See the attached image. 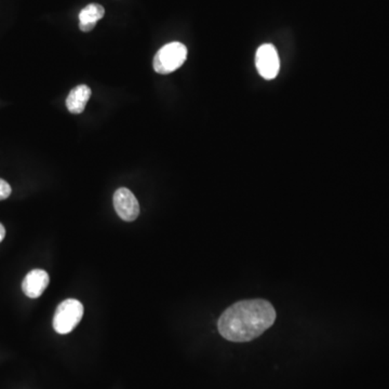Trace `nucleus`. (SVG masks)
<instances>
[{
	"label": "nucleus",
	"instance_id": "nucleus-1",
	"mask_svg": "<svg viewBox=\"0 0 389 389\" xmlns=\"http://www.w3.org/2000/svg\"><path fill=\"white\" fill-rule=\"evenodd\" d=\"M276 320V310L265 299H249L227 308L217 328L221 335L230 342H249L270 329Z\"/></svg>",
	"mask_w": 389,
	"mask_h": 389
},
{
	"label": "nucleus",
	"instance_id": "nucleus-2",
	"mask_svg": "<svg viewBox=\"0 0 389 389\" xmlns=\"http://www.w3.org/2000/svg\"><path fill=\"white\" fill-rule=\"evenodd\" d=\"M188 58V48L183 43H167L160 48L159 51L156 53L152 61L154 70L161 75H168L180 68Z\"/></svg>",
	"mask_w": 389,
	"mask_h": 389
},
{
	"label": "nucleus",
	"instance_id": "nucleus-3",
	"mask_svg": "<svg viewBox=\"0 0 389 389\" xmlns=\"http://www.w3.org/2000/svg\"><path fill=\"white\" fill-rule=\"evenodd\" d=\"M83 306L79 301L74 299H65L59 305L53 317V329L59 335H68L75 329L83 319Z\"/></svg>",
	"mask_w": 389,
	"mask_h": 389
},
{
	"label": "nucleus",
	"instance_id": "nucleus-4",
	"mask_svg": "<svg viewBox=\"0 0 389 389\" xmlns=\"http://www.w3.org/2000/svg\"><path fill=\"white\" fill-rule=\"evenodd\" d=\"M255 65L259 75L264 79L272 80L277 77L280 70L279 55L274 46L265 43L257 49Z\"/></svg>",
	"mask_w": 389,
	"mask_h": 389
},
{
	"label": "nucleus",
	"instance_id": "nucleus-5",
	"mask_svg": "<svg viewBox=\"0 0 389 389\" xmlns=\"http://www.w3.org/2000/svg\"><path fill=\"white\" fill-rule=\"evenodd\" d=\"M114 207L120 219L127 222L137 220L140 215V205L134 194L128 188H119L114 194Z\"/></svg>",
	"mask_w": 389,
	"mask_h": 389
},
{
	"label": "nucleus",
	"instance_id": "nucleus-6",
	"mask_svg": "<svg viewBox=\"0 0 389 389\" xmlns=\"http://www.w3.org/2000/svg\"><path fill=\"white\" fill-rule=\"evenodd\" d=\"M49 281H50V278L45 270H30L23 280V292L26 293V297H30V299H37L47 289Z\"/></svg>",
	"mask_w": 389,
	"mask_h": 389
},
{
	"label": "nucleus",
	"instance_id": "nucleus-7",
	"mask_svg": "<svg viewBox=\"0 0 389 389\" xmlns=\"http://www.w3.org/2000/svg\"><path fill=\"white\" fill-rule=\"evenodd\" d=\"M91 89L86 85L74 88L66 99V108L72 114H81L90 100Z\"/></svg>",
	"mask_w": 389,
	"mask_h": 389
},
{
	"label": "nucleus",
	"instance_id": "nucleus-8",
	"mask_svg": "<svg viewBox=\"0 0 389 389\" xmlns=\"http://www.w3.org/2000/svg\"><path fill=\"white\" fill-rule=\"evenodd\" d=\"M104 8L97 3H91L79 13V28L83 32H90L97 26V21L104 17Z\"/></svg>",
	"mask_w": 389,
	"mask_h": 389
},
{
	"label": "nucleus",
	"instance_id": "nucleus-9",
	"mask_svg": "<svg viewBox=\"0 0 389 389\" xmlns=\"http://www.w3.org/2000/svg\"><path fill=\"white\" fill-rule=\"evenodd\" d=\"M11 194V186L3 179H0V200L7 199Z\"/></svg>",
	"mask_w": 389,
	"mask_h": 389
},
{
	"label": "nucleus",
	"instance_id": "nucleus-10",
	"mask_svg": "<svg viewBox=\"0 0 389 389\" xmlns=\"http://www.w3.org/2000/svg\"><path fill=\"white\" fill-rule=\"evenodd\" d=\"M6 237V228L3 225L0 223V242L3 241Z\"/></svg>",
	"mask_w": 389,
	"mask_h": 389
}]
</instances>
